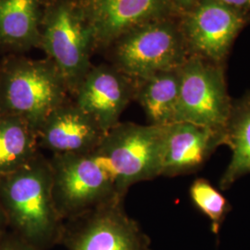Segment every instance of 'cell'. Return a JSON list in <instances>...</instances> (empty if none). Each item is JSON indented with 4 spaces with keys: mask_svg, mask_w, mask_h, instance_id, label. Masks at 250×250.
Listing matches in <instances>:
<instances>
[{
    "mask_svg": "<svg viewBox=\"0 0 250 250\" xmlns=\"http://www.w3.org/2000/svg\"><path fill=\"white\" fill-rule=\"evenodd\" d=\"M181 23L189 50L221 64L246 21L241 12L221 0H198Z\"/></svg>",
    "mask_w": 250,
    "mask_h": 250,
    "instance_id": "obj_9",
    "label": "cell"
},
{
    "mask_svg": "<svg viewBox=\"0 0 250 250\" xmlns=\"http://www.w3.org/2000/svg\"><path fill=\"white\" fill-rule=\"evenodd\" d=\"M137 80L115 66H92L72 96L75 104L107 133L120 123L125 108L134 100Z\"/></svg>",
    "mask_w": 250,
    "mask_h": 250,
    "instance_id": "obj_10",
    "label": "cell"
},
{
    "mask_svg": "<svg viewBox=\"0 0 250 250\" xmlns=\"http://www.w3.org/2000/svg\"><path fill=\"white\" fill-rule=\"evenodd\" d=\"M198 0H170L173 11L186 13L191 9Z\"/></svg>",
    "mask_w": 250,
    "mask_h": 250,
    "instance_id": "obj_21",
    "label": "cell"
},
{
    "mask_svg": "<svg viewBox=\"0 0 250 250\" xmlns=\"http://www.w3.org/2000/svg\"><path fill=\"white\" fill-rule=\"evenodd\" d=\"M106 134L70 99L52 111L37 130L39 148L52 155L96 151Z\"/></svg>",
    "mask_w": 250,
    "mask_h": 250,
    "instance_id": "obj_13",
    "label": "cell"
},
{
    "mask_svg": "<svg viewBox=\"0 0 250 250\" xmlns=\"http://www.w3.org/2000/svg\"><path fill=\"white\" fill-rule=\"evenodd\" d=\"M70 98L52 61L9 54L0 61V113L18 116L36 131Z\"/></svg>",
    "mask_w": 250,
    "mask_h": 250,
    "instance_id": "obj_2",
    "label": "cell"
},
{
    "mask_svg": "<svg viewBox=\"0 0 250 250\" xmlns=\"http://www.w3.org/2000/svg\"><path fill=\"white\" fill-rule=\"evenodd\" d=\"M180 89L175 122L225 133L232 109L222 64L190 55L179 68Z\"/></svg>",
    "mask_w": 250,
    "mask_h": 250,
    "instance_id": "obj_7",
    "label": "cell"
},
{
    "mask_svg": "<svg viewBox=\"0 0 250 250\" xmlns=\"http://www.w3.org/2000/svg\"><path fill=\"white\" fill-rule=\"evenodd\" d=\"M192 202L210 221L211 232L219 235L226 216L232 207L218 188L205 178L195 180L189 189Z\"/></svg>",
    "mask_w": 250,
    "mask_h": 250,
    "instance_id": "obj_18",
    "label": "cell"
},
{
    "mask_svg": "<svg viewBox=\"0 0 250 250\" xmlns=\"http://www.w3.org/2000/svg\"><path fill=\"white\" fill-rule=\"evenodd\" d=\"M116 198L64 221L61 244L68 250H153L150 237Z\"/></svg>",
    "mask_w": 250,
    "mask_h": 250,
    "instance_id": "obj_8",
    "label": "cell"
},
{
    "mask_svg": "<svg viewBox=\"0 0 250 250\" xmlns=\"http://www.w3.org/2000/svg\"><path fill=\"white\" fill-rule=\"evenodd\" d=\"M221 1L228 7L241 12L244 15L250 13V0H221Z\"/></svg>",
    "mask_w": 250,
    "mask_h": 250,
    "instance_id": "obj_20",
    "label": "cell"
},
{
    "mask_svg": "<svg viewBox=\"0 0 250 250\" xmlns=\"http://www.w3.org/2000/svg\"><path fill=\"white\" fill-rule=\"evenodd\" d=\"M0 250H37L11 232H7L0 240Z\"/></svg>",
    "mask_w": 250,
    "mask_h": 250,
    "instance_id": "obj_19",
    "label": "cell"
},
{
    "mask_svg": "<svg viewBox=\"0 0 250 250\" xmlns=\"http://www.w3.org/2000/svg\"><path fill=\"white\" fill-rule=\"evenodd\" d=\"M180 89L179 68L137 80L135 98L148 125L166 126L175 122Z\"/></svg>",
    "mask_w": 250,
    "mask_h": 250,
    "instance_id": "obj_16",
    "label": "cell"
},
{
    "mask_svg": "<svg viewBox=\"0 0 250 250\" xmlns=\"http://www.w3.org/2000/svg\"><path fill=\"white\" fill-rule=\"evenodd\" d=\"M163 126L119 123L105 134L98 152L125 198L137 183L161 176Z\"/></svg>",
    "mask_w": 250,
    "mask_h": 250,
    "instance_id": "obj_5",
    "label": "cell"
},
{
    "mask_svg": "<svg viewBox=\"0 0 250 250\" xmlns=\"http://www.w3.org/2000/svg\"><path fill=\"white\" fill-rule=\"evenodd\" d=\"M49 162L54 203L63 221L122 198L111 171L98 152L53 154Z\"/></svg>",
    "mask_w": 250,
    "mask_h": 250,
    "instance_id": "obj_6",
    "label": "cell"
},
{
    "mask_svg": "<svg viewBox=\"0 0 250 250\" xmlns=\"http://www.w3.org/2000/svg\"><path fill=\"white\" fill-rule=\"evenodd\" d=\"M46 0H0V49L19 54L39 47Z\"/></svg>",
    "mask_w": 250,
    "mask_h": 250,
    "instance_id": "obj_14",
    "label": "cell"
},
{
    "mask_svg": "<svg viewBox=\"0 0 250 250\" xmlns=\"http://www.w3.org/2000/svg\"><path fill=\"white\" fill-rule=\"evenodd\" d=\"M96 48L109 47L129 31L173 13L170 0H83Z\"/></svg>",
    "mask_w": 250,
    "mask_h": 250,
    "instance_id": "obj_12",
    "label": "cell"
},
{
    "mask_svg": "<svg viewBox=\"0 0 250 250\" xmlns=\"http://www.w3.org/2000/svg\"><path fill=\"white\" fill-rule=\"evenodd\" d=\"M224 145L225 133L222 131L185 122L163 126L161 176L196 172Z\"/></svg>",
    "mask_w": 250,
    "mask_h": 250,
    "instance_id": "obj_11",
    "label": "cell"
},
{
    "mask_svg": "<svg viewBox=\"0 0 250 250\" xmlns=\"http://www.w3.org/2000/svg\"><path fill=\"white\" fill-rule=\"evenodd\" d=\"M37 131L18 116L0 113V176L24 167L40 153Z\"/></svg>",
    "mask_w": 250,
    "mask_h": 250,
    "instance_id": "obj_17",
    "label": "cell"
},
{
    "mask_svg": "<svg viewBox=\"0 0 250 250\" xmlns=\"http://www.w3.org/2000/svg\"><path fill=\"white\" fill-rule=\"evenodd\" d=\"M39 47L53 62L72 97L90 69L96 48L83 0H46Z\"/></svg>",
    "mask_w": 250,
    "mask_h": 250,
    "instance_id": "obj_3",
    "label": "cell"
},
{
    "mask_svg": "<svg viewBox=\"0 0 250 250\" xmlns=\"http://www.w3.org/2000/svg\"><path fill=\"white\" fill-rule=\"evenodd\" d=\"M232 155L220 178L219 188L228 190L239 179L250 174V89L232 101L225 128V145Z\"/></svg>",
    "mask_w": 250,
    "mask_h": 250,
    "instance_id": "obj_15",
    "label": "cell"
},
{
    "mask_svg": "<svg viewBox=\"0 0 250 250\" xmlns=\"http://www.w3.org/2000/svg\"><path fill=\"white\" fill-rule=\"evenodd\" d=\"M109 47L112 65L134 80L178 69L191 55L181 24L170 16L134 28Z\"/></svg>",
    "mask_w": 250,
    "mask_h": 250,
    "instance_id": "obj_4",
    "label": "cell"
},
{
    "mask_svg": "<svg viewBox=\"0 0 250 250\" xmlns=\"http://www.w3.org/2000/svg\"><path fill=\"white\" fill-rule=\"evenodd\" d=\"M8 223L7 219L4 213V210L2 208V206L0 204V240L1 238L7 233V229H8Z\"/></svg>",
    "mask_w": 250,
    "mask_h": 250,
    "instance_id": "obj_22",
    "label": "cell"
},
{
    "mask_svg": "<svg viewBox=\"0 0 250 250\" xmlns=\"http://www.w3.org/2000/svg\"><path fill=\"white\" fill-rule=\"evenodd\" d=\"M0 204L8 227L36 250L61 244L64 221L54 203L49 159L41 152L20 170L0 176Z\"/></svg>",
    "mask_w": 250,
    "mask_h": 250,
    "instance_id": "obj_1",
    "label": "cell"
}]
</instances>
